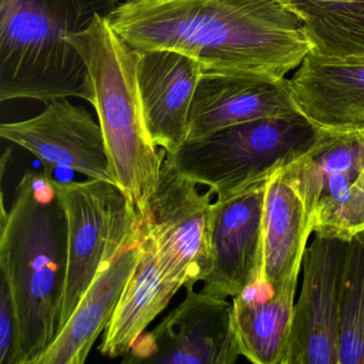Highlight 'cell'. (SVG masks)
<instances>
[{"label":"cell","instance_id":"obj_3","mask_svg":"<svg viewBox=\"0 0 364 364\" xmlns=\"http://www.w3.org/2000/svg\"><path fill=\"white\" fill-rule=\"evenodd\" d=\"M119 0H0V101L78 97L92 105L88 67L68 38Z\"/></svg>","mask_w":364,"mask_h":364},{"label":"cell","instance_id":"obj_11","mask_svg":"<svg viewBox=\"0 0 364 364\" xmlns=\"http://www.w3.org/2000/svg\"><path fill=\"white\" fill-rule=\"evenodd\" d=\"M0 137L22 146L46 165L68 168L118 186L101 125L67 97L48 102L41 114L28 120L3 123Z\"/></svg>","mask_w":364,"mask_h":364},{"label":"cell","instance_id":"obj_2","mask_svg":"<svg viewBox=\"0 0 364 364\" xmlns=\"http://www.w3.org/2000/svg\"><path fill=\"white\" fill-rule=\"evenodd\" d=\"M67 264V217L52 176L25 172L9 212L1 201L0 217V268L16 315V364H35L56 340Z\"/></svg>","mask_w":364,"mask_h":364},{"label":"cell","instance_id":"obj_9","mask_svg":"<svg viewBox=\"0 0 364 364\" xmlns=\"http://www.w3.org/2000/svg\"><path fill=\"white\" fill-rule=\"evenodd\" d=\"M348 240L315 235L302 257L287 364H338L341 283Z\"/></svg>","mask_w":364,"mask_h":364},{"label":"cell","instance_id":"obj_19","mask_svg":"<svg viewBox=\"0 0 364 364\" xmlns=\"http://www.w3.org/2000/svg\"><path fill=\"white\" fill-rule=\"evenodd\" d=\"M297 283L267 299L244 293L234 297L233 325L240 355L255 364H287Z\"/></svg>","mask_w":364,"mask_h":364},{"label":"cell","instance_id":"obj_4","mask_svg":"<svg viewBox=\"0 0 364 364\" xmlns=\"http://www.w3.org/2000/svg\"><path fill=\"white\" fill-rule=\"evenodd\" d=\"M68 41L88 67L95 89L92 105L112 173L144 225L166 152L154 144L146 127L138 87V52L102 16Z\"/></svg>","mask_w":364,"mask_h":364},{"label":"cell","instance_id":"obj_20","mask_svg":"<svg viewBox=\"0 0 364 364\" xmlns=\"http://www.w3.org/2000/svg\"><path fill=\"white\" fill-rule=\"evenodd\" d=\"M306 26L313 53L364 58V0H279Z\"/></svg>","mask_w":364,"mask_h":364},{"label":"cell","instance_id":"obj_17","mask_svg":"<svg viewBox=\"0 0 364 364\" xmlns=\"http://www.w3.org/2000/svg\"><path fill=\"white\" fill-rule=\"evenodd\" d=\"M139 236L101 268L71 318L35 364H84L105 331L141 251Z\"/></svg>","mask_w":364,"mask_h":364},{"label":"cell","instance_id":"obj_16","mask_svg":"<svg viewBox=\"0 0 364 364\" xmlns=\"http://www.w3.org/2000/svg\"><path fill=\"white\" fill-rule=\"evenodd\" d=\"M289 84L298 110L317 127L364 131V58L311 52Z\"/></svg>","mask_w":364,"mask_h":364},{"label":"cell","instance_id":"obj_10","mask_svg":"<svg viewBox=\"0 0 364 364\" xmlns=\"http://www.w3.org/2000/svg\"><path fill=\"white\" fill-rule=\"evenodd\" d=\"M300 161L317 193L315 235L350 240L364 232V131L321 129Z\"/></svg>","mask_w":364,"mask_h":364},{"label":"cell","instance_id":"obj_7","mask_svg":"<svg viewBox=\"0 0 364 364\" xmlns=\"http://www.w3.org/2000/svg\"><path fill=\"white\" fill-rule=\"evenodd\" d=\"M200 184L182 176L167 159L146 223L159 269L178 287H195L212 267V198L201 193Z\"/></svg>","mask_w":364,"mask_h":364},{"label":"cell","instance_id":"obj_14","mask_svg":"<svg viewBox=\"0 0 364 364\" xmlns=\"http://www.w3.org/2000/svg\"><path fill=\"white\" fill-rule=\"evenodd\" d=\"M298 112L287 78L203 72L189 110L187 140L240 123Z\"/></svg>","mask_w":364,"mask_h":364},{"label":"cell","instance_id":"obj_21","mask_svg":"<svg viewBox=\"0 0 364 364\" xmlns=\"http://www.w3.org/2000/svg\"><path fill=\"white\" fill-rule=\"evenodd\" d=\"M338 364H364V232L348 240L341 283Z\"/></svg>","mask_w":364,"mask_h":364},{"label":"cell","instance_id":"obj_12","mask_svg":"<svg viewBox=\"0 0 364 364\" xmlns=\"http://www.w3.org/2000/svg\"><path fill=\"white\" fill-rule=\"evenodd\" d=\"M268 178L213 203L212 267L202 281L205 293L234 298L259 284Z\"/></svg>","mask_w":364,"mask_h":364},{"label":"cell","instance_id":"obj_22","mask_svg":"<svg viewBox=\"0 0 364 364\" xmlns=\"http://www.w3.org/2000/svg\"><path fill=\"white\" fill-rule=\"evenodd\" d=\"M0 289V364H16V315L9 289L3 278Z\"/></svg>","mask_w":364,"mask_h":364},{"label":"cell","instance_id":"obj_8","mask_svg":"<svg viewBox=\"0 0 364 364\" xmlns=\"http://www.w3.org/2000/svg\"><path fill=\"white\" fill-rule=\"evenodd\" d=\"M184 300L144 332L123 363L234 364L240 357L233 304L186 287Z\"/></svg>","mask_w":364,"mask_h":364},{"label":"cell","instance_id":"obj_13","mask_svg":"<svg viewBox=\"0 0 364 364\" xmlns=\"http://www.w3.org/2000/svg\"><path fill=\"white\" fill-rule=\"evenodd\" d=\"M315 205L300 176L298 161L269 176L266 187L259 284L278 291L297 283Z\"/></svg>","mask_w":364,"mask_h":364},{"label":"cell","instance_id":"obj_6","mask_svg":"<svg viewBox=\"0 0 364 364\" xmlns=\"http://www.w3.org/2000/svg\"><path fill=\"white\" fill-rule=\"evenodd\" d=\"M52 184L68 225L59 334L97 272L139 236L142 223L124 193L112 183L95 178L63 183L52 178Z\"/></svg>","mask_w":364,"mask_h":364},{"label":"cell","instance_id":"obj_15","mask_svg":"<svg viewBox=\"0 0 364 364\" xmlns=\"http://www.w3.org/2000/svg\"><path fill=\"white\" fill-rule=\"evenodd\" d=\"M137 80L149 133L166 154L187 140L188 117L203 70L195 59L170 50H137Z\"/></svg>","mask_w":364,"mask_h":364},{"label":"cell","instance_id":"obj_18","mask_svg":"<svg viewBox=\"0 0 364 364\" xmlns=\"http://www.w3.org/2000/svg\"><path fill=\"white\" fill-rule=\"evenodd\" d=\"M180 289L164 277L142 228L139 259L104 332L99 346L102 355L110 359L125 357Z\"/></svg>","mask_w":364,"mask_h":364},{"label":"cell","instance_id":"obj_1","mask_svg":"<svg viewBox=\"0 0 364 364\" xmlns=\"http://www.w3.org/2000/svg\"><path fill=\"white\" fill-rule=\"evenodd\" d=\"M108 21L134 50L182 53L203 72L284 78L313 50L279 0H127Z\"/></svg>","mask_w":364,"mask_h":364},{"label":"cell","instance_id":"obj_5","mask_svg":"<svg viewBox=\"0 0 364 364\" xmlns=\"http://www.w3.org/2000/svg\"><path fill=\"white\" fill-rule=\"evenodd\" d=\"M321 131L299 112L257 119L186 140L166 159L178 173L225 200L308 154Z\"/></svg>","mask_w":364,"mask_h":364}]
</instances>
